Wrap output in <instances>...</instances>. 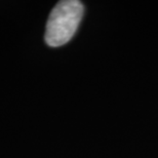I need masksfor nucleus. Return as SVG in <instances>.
<instances>
[{
    "mask_svg": "<svg viewBox=\"0 0 158 158\" xmlns=\"http://www.w3.org/2000/svg\"><path fill=\"white\" fill-rule=\"evenodd\" d=\"M84 7L78 0H62L50 11L46 23L45 42L52 47H59L69 42L83 17Z\"/></svg>",
    "mask_w": 158,
    "mask_h": 158,
    "instance_id": "f257e3e1",
    "label": "nucleus"
}]
</instances>
